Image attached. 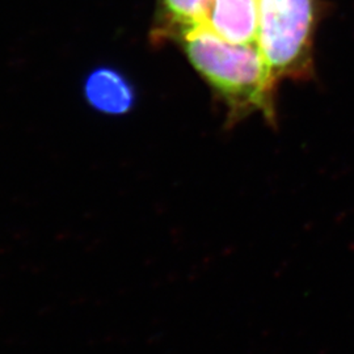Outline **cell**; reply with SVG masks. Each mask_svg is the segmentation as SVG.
Wrapping results in <instances>:
<instances>
[{
	"label": "cell",
	"instance_id": "cell-1",
	"mask_svg": "<svg viewBox=\"0 0 354 354\" xmlns=\"http://www.w3.org/2000/svg\"><path fill=\"white\" fill-rule=\"evenodd\" d=\"M168 37L178 39L190 64L225 99L235 118L256 111L273 117L277 79L259 45L228 42L205 24L180 29Z\"/></svg>",
	"mask_w": 354,
	"mask_h": 354
},
{
	"label": "cell",
	"instance_id": "cell-2",
	"mask_svg": "<svg viewBox=\"0 0 354 354\" xmlns=\"http://www.w3.org/2000/svg\"><path fill=\"white\" fill-rule=\"evenodd\" d=\"M315 0H259L257 45L276 79L308 71Z\"/></svg>",
	"mask_w": 354,
	"mask_h": 354
},
{
	"label": "cell",
	"instance_id": "cell-3",
	"mask_svg": "<svg viewBox=\"0 0 354 354\" xmlns=\"http://www.w3.org/2000/svg\"><path fill=\"white\" fill-rule=\"evenodd\" d=\"M203 24L228 42L257 45L259 0H210Z\"/></svg>",
	"mask_w": 354,
	"mask_h": 354
},
{
	"label": "cell",
	"instance_id": "cell-4",
	"mask_svg": "<svg viewBox=\"0 0 354 354\" xmlns=\"http://www.w3.org/2000/svg\"><path fill=\"white\" fill-rule=\"evenodd\" d=\"M84 93L93 108L105 113H125L134 102L130 84L112 68L93 71L86 80Z\"/></svg>",
	"mask_w": 354,
	"mask_h": 354
},
{
	"label": "cell",
	"instance_id": "cell-5",
	"mask_svg": "<svg viewBox=\"0 0 354 354\" xmlns=\"http://www.w3.org/2000/svg\"><path fill=\"white\" fill-rule=\"evenodd\" d=\"M210 0H162L165 36L180 29L203 24Z\"/></svg>",
	"mask_w": 354,
	"mask_h": 354
}]
</instances>
